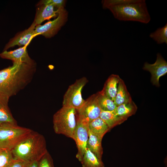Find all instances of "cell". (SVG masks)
I'll list each match as a JSON object with an SVG mask.
<instances>
[{
	"instance_id": "obj_22",
	"label": "cell",
	"mask_w": 167,
	"mask_h": 167,
	"mask_svg": "<svg viewBox=\"0 0 167 167\" xmlns=\"http://www.w3.org/2000/svg\"><path fill=\"white\" fill-rule=\"evenodd\" d=\"M99 106L104 111H112L116 109L117 106L114 101L109 99L101 91L97 93Z\"/></svg>"
},
{
	"instance_id": "obj_11",
	"label": "cell",
	"mask_w": 167,
	"mask_h": 167,
	"mask_svg": "<svg viewBox=\"0 0 167 167\" xmlns=\"http://www.w3.org/2000/svg\"><path fill=\"white\" fill-rule=\"evenodd\" d=\"M27 46H24L14 50H5L0 54V57L4 59L11 60L13 62L24 63L30 64H36L29 56Z\"/></svg>"
},
{
	"instance_id": "obj_10",
	"label": "cell",
	"mask_w": 167,
	"mask_h": 167,
	"mask_svg": "<svg viewBox=\"0 0 167 167\" xmlns=\"http://www.w3.org/2000/svg\"><path fill=\"white\" fill-rule=\"evenodd\" d=\"M143 69L151 73V82L153 85L159 87L160 78L167 73V62L161 54L158 53L155 62L152 64L145 62Z\"/></svg>"
},
{
	"instance_id": "obj_20",
	"label": "cell",
	"mask_w": 167,
	"mask_h": 167,
	"mask_svg": "<svg viewBox=\"0 0 167 167\" xmlns=\"http://www.w3.org/2000/svg\"><path fill=\"white\" fill-rule=\"evenodd\" d=\"M137 109V105L132 101L117 106L114 111L118 116L127 120L129 117L135 114Z\"/></svg>"
},
{
	"instance_id": "obj_17",
	"label": "cell",
	"mask_w": 167,
	"mask_h": 167,
	"mask_svg": "<svg viewBox=\"0 0 167 167\" xmlns=\"http://www.w3.org/2000/svg\"><path fill=\"white\" fill-rule=\"evenodd\" d=\"M88 127L91 133L102 139L110 130L105 122L100 117L90 122Z\"/></svg>"
},
{
	"instance_id": "obj_27",
	"label": "cell",
	"mask_w": 167,
	"mask_h": 167,
	"mask_svg": "<svg viewBox=\"0 0 167 167\" xmlns=\"http://www.w3.org/2000/svg\"><path fill=\"white\" fill-rule=\"evenodd\" d=\"M28 163L13 158L6 167H26Z\"/></svg>"
},
{
	"instance_id": "obj_14",
	"label": "cell",
	"mask_w": 167,
	"mask_h": 167,
	"mask_svg": "<svg viewBox=\"0 0 167 167\" xmlns=\"http://www.w3.org/2000/svg\"><path fill=\"white\" fill-rule=\"evenodd\" d=\"M121 78L119 75L112 74L106 81L101 92L110 100L114 101L117 94L118 84Z\"/></svg>"
},
{
	"instance_id": "obj_28",
	"label": "cell",
	"mask_w": 167,
	"mask_h": 167,
	"mask_svg": "<svg viewBox=\"0 0 167 167\" xmlns=\"http://www.w3.org/2000/svg\"><path fill=\"white\" fill-rule=\"evenodd\" d=\"M38 161H35L28 163L26 167H38Z\"/></svg>"
},
{
	"instance_id": "obj_2",
	"label": "cell",
	"mask_w": 167,
	"mask_h": 167,
	"mask_svg": "<svg viewBox=\"0 0 167 167\" xmlns=\"http://www.w3.org/2000/svg\"><path fill=\"white\" fill-rule=\"evenodd\" d=\"M102 4L119 20L147 24L151 19L145 0H104Z\"/></svg>"
},
{
	"instance_id": "obj_24",
	"label": "cell",
	"mask_w": 167,
	"mask_h": 167,
	"mask_svg": "<svg viewBox=\"0 0 167 167\" xmlns=\"http://www.w3.org/2000/svg\"><path fill=\"white\" fill-rule=\"evenodd\" d=\"M13 159L11 151L0 148V167H6Z\"/></svg>"
},
{
	"instance_id": "obj_9",
	"label": "cell",
	"mask_w": 167,
	"mask_h": 167,
	"mask_svg": "<svg viewBox=\"0 0 167 167\" xmlns=\"http://www.w3.org/2000/svg\"><path fill=\"white\" fill-rule=\"evenodd\" d=\"M89 123L87 121L77 118L74 140L78 149L76 157L80 161L87 148L89 136Z\"/></svg>"
},
{
	"instance_id": "obj_1",
	"label": "cell",
	"mask_w": 167,
	"mask_h": 167,
	"mask_svg": "<svg viewBox=\"0 0 167 167\" xmlns=\"http://www.w3.org/2000/svg\"><path fill=\"white\" fill-rule=\"evenodd\" d=\"M36 71V64L21 62H13L0 71V96L16 95L31 82Z\"/></svg>"
},
{
	"instance_id": "obj_18",
	"label": "cell",
	"mask_w": 167,
	"mask_h": 167,
	"mask_svg": "<svg viewBox=\"0 0 167 167\" xmlns=\"http://www.w3.org/2000/svg\"><path fill=\"white\" fill-rule=\"evenodd\" d=\"M132 101L124 81L120 79L118 86L117 94L114 102L117 106Z\"/></svg>"
},
{
	"instance_id": "obj_8",
	"label": "cell",
	"mask_w": 167,
	"mask_h": 167,
	"mask_svg": "<svg viewBox=\"0 0 167 167\" xmlns=\"http://www.w3.org/2000/svg\"><path fill=\"white\" fill-rule=\"evenodd\" d=\"M76 111L77 118L88 122L99 117L102 110L99 104L97 93L85 100L83 105Z\"/></svg>"
},
{
	"instance_id": "obj_5",
	"label": "cell",
	"mask_w": 167,
	"mask_h": 167,
	"mask_svg": "<svg viewBox=\"0 0 167 167\" xmlns=\"http://www.w3.org/2000/svg\"><path fill=\"white\" fill-rule=\"evenodd\" d=\"M32 131L17 125L0 124V148L11 151Z\"/></svg>"
},
{
	"instance_id": "obj_6",
	"label": "cell",
	"mask_w": 167,
	"mask_h": 167,
	"mask_svg": "<svg viewBox=\"0 0 167 167\" xmlns=\"http://www.w3.org/2000/svg\"><path fill=\"white\" fill-rule=\"evenodd\" d=\"M88 82L87 79L83 77L70 85L64 95L62 106L72 108L76 110L79 109L85 102V100L82 97V91Z\"/></svg>"
},
{
	"instance_id": "obj_19",
	"label": "cell",
	"mask_w": 167,
	"mask_h": 167,
	"mask_svg": "<svg viewBox=\"0 0 167 167\" xmlns=\"http://www.w3.org/2000/svg\"><path fill=\"white\" fill-rule=\"evenodd\" d=\"M99 117L105 122L110 130L122 124L127 120L117 115L114 110L112 111L102 110Z\"/></svg>"
},
{
	"instance_id": "obj_13",
	"label": "cell",
	"mask_w": 167,
	"mask_h": 167,
	"mask_svg": "<svg viewBox=\"0 0 167 167\" xmlns=\"http://www.w3.org/2000/svg\"><path fill=\"white\" fill-rule=\"evenodd\" d=\"M36 11L35 17L34 21L36 26L40 25L46 20H49L51 18L57 17L58 10L55 11V6L51 4H43L40 5Z\"/></svg>"
},
{
	"instance_id": "obj_3",
	"label": "cell",
	"mask_w": 167,
	"mask_h": 167,
	"mask_svg": "<svg viewBox=\"0 0 167 167\" xmlns=\"http://www.w3.org/2000/svg\"><path fill=\"white\" fill-rule=\"evenodd\" d=\"M11 152L14 158L31 162L39 161L48 151L44 136L32 131Z\"/></svg>"
},
{
	"instance_id": "obj_7",
	"label": "cell",
	"mask_w": 167,
	"mask_h": 167,
	"mask_svg": "<svg viewBox=\"0 0 167 167\" xmlns=\"http://www.w3.org/2000/svg\"><path fill=\"white\" fill-rule=\"evenodd\" d=\"M57 10L58 15L55 19L43 25H39L36 26L35 36L41 35L46 38H50L54 36L64 25L67 20V12L64 8Z\"/></svg>"
},
{
	"instance_id": "obj_21",
	"label": "cell",
	"mask_w": 167,
	"mask_h": 167,
	"mask_svg": "<svg viewBox=\"0 0 167 167\" xmlns=\"http://www.w3.org/2000/svg\"><path fill=\"white\" fill-rule=\"evenodd\" d=\"M83 167H105L102 160L87 148L80 161Z\"/></svg>"
},
{
	"instance_id": "obj_29",
	"label": "cell",
	"mask_w": 167,
	"mask_h": 167,
	"mask_svg": "<svg viewBox=\"0 0 167 167\" xmlns=\"http://www.w3.org/2000/svg\"></svg>"
},
{
	"instance_id": "obj_23",
	"label": "cell",
	"mask_w": 167,
	"mask_h": 167,
	"mask_svg": "<svg viewBox=\"0 0 167 167\" xmlns=\"http://www.w3.org/2000/svg\"><path fill=\"white\" fill-rule=\"evenodd\" d=\"M150 37L159 44H167V24L162 28H159L150 33Z\"/></svg>"
},
{
	"instance_id": "obj_26",
	"label": "cell",
	"mask_w": 167,
	"mask_h": 167,
	"mask_svg": "<svg viewBox=\"0 0 167 167\" xmlns=\"http://www.w3.org/2000/svg\"><path fill=\"white\" fill-rule=\"evenodd\" d=\"M66 2L64 0H44L41 1L38 5L51 4L57 8V9L64 8Z\"/></svg>"
},
{
	"instance_id": "obj_4",
	"label": "cell",
	"mask_w": 167,
	"mask_h": 167,
	"mask_svg": "<svg viewBox=\"0 0 167 167\" xmlns=\"http://www.w3.org/2000/svg\"><path fill=\"white\" fill-rule=\"evenodd\" d=\"M76 110L72 108L62 107L53 115V128L55 133L74 139L76 125Z\"/></svg>"
},
{
	"instance_id": "obj_25",
	"label": "cell",
	"mask_w": 167,
	"mask_h": 167,
	"mask_svg": "<svg viewBox=\"0 0 167 167\" xmlns=\"http://www.w3.org/2000/svg\"><path fill=\"white\" fill-rule=\"evenodd\" d=\"M38 167H54L53 160L48 151L38 161Z\"/></svg>"
},
{
	"instance_id": "obj_12",
	"label": "cell",
	"mask_w": 167,
	"mask_h": 167,
	"mask_svg": "<svg viewBox=\"0 0 167 167\" xmlns=\"http://www.w3.org/2000/svg\"><path fill=\"white\" fill-rule=\"evenodd\" d=\"M36 26L33 22L28 29L18 34L11 39L5 46L4 51L15 45L27 46L31 39L35 36L34 30Z\"/></svg>"
},
{
	"instance_id": "obj_15",
	"label": "cell",
	"mask_w": 167,
	"mask_h": 167,
	"mask_svg": "<svg viewBox=\"0 0 167 167\" xmlns=\"http://www.w3.org/2000/svg\"><path fill=\"white\" fill-rule=\"evenodd\" d=\"M9 99L7 96H0V124L8 123L17 125L8 106Z\"/></svg>"
},
{
	"instance_id": "obj_16",
	"label": "cell",
	"mask_w": 167,
	"mask_h": 167,
	"mask_svg": "<svg viewBox=\"0 0 167 167\" xmlns=\"http://www.w3.org/2000/svg\"><path fill=\"white\" fill-rule=\"evenodd\" d=\"M102 139L91 133L89 130V136L87 143V148L101 160H102L103 153L102 146Z\"/></svg>"
}]
</instances>
